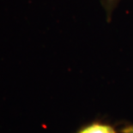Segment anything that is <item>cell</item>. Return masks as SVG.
<instances>
[{
  "instance_id": "obj_2",
  "label": "cell",
  "mask_w": 133,
  "mask_h": 133,
  "mask_svg": "<svg viewBox=\"0 0 133 133\" xmlns=\"http://www.w3.org/2000/svg\"><path fill=\"white\" fill-rule=\"evenodd\" d=\"M79 133H115V131L109 125L95 124L86 127Z\"/></svg>"
},
{
  "instance_id": "obj_1",
  "label": "cell",
  "mask_w": 133,
  "mask_h": 133,
  "mask_svg": "<svg viewBox=\"0 0 133 133\" xmlns=\"http://www.w3.org/2000/svg\"><path fill=\"white\" fill-rule=\"evenodd\" d=\"M100 1L105 12H106L107 22H110L112 20V15H114V10L116 9V7L118 6V4H119L121 0H100Z\"/></svg>"
},
{
  "instance_id": "obj_3",
  "label": "cell",
  "mask_w": 133,
  "mask_h": 133,
  "mask_svg": "<svg viewBox=\"0 0 133 133\" xmlns=\"http://www.w3.org/2000/svg\"><path fill=\"white\" fill-rule=\"evenodd\" d=\"M124 133H133V125L124 130Z\"/></svg>"
}]
</instances>
